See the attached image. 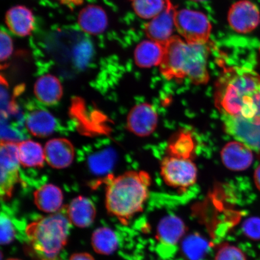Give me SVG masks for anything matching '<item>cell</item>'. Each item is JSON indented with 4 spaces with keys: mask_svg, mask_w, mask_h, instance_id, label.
Wrapping results in <instances>:
<instances>
[{
    "mask_svg": "<svg viewBox=\"0 0 260 260\" xmlns=\"http://www.w3.org/2000/svg\"><path fill=\"white\" fill-rule=\"evenodd\" d=\"M78 23L83 31L91 35L103 34L109 24L108 16L100 6L90 5L79 13Z\"/></svg>",
    "mask_w": 260,
    "mask_h": 260,
    "instance_id": "15",
    "label": "cell"
},
{
    "mask_svg": "<svg viewBox=\"0 0 260 260\" xmlns=\"http://www.w3.org/2000/svg\"><path fill=\"white\" fill-rule=\"evenodd\" d=\"M93 55L92 44L89 41H84L76 45L74 50V60L76 67L85 68L89 63Z\"/></svg>",
    "mask_w": 260,
    "mask_h": 260,
    "instance_id": "26",
    "label": "cell"
},
{
    "mask_svg": "<svg viewBox=\"0 0 260 260\" xmlns=\"http://www.w3.org/2000/svg\"><path fill=\"white\" fill-rule=\"evenodd\" d=\"M190 1L193 2H202L204 1H206V0H190Z\"/></svg>",
    "mask_w": 260,
    "mask_h": 260,
    "instance_id": "35",
    "label": "cell"
},
{
    "mask_svg": "<svg viewBox=\"0 0 260 260\" xmlns=\"http://www.w3.org/2000/svg\"><path fill=\"white\" fill-rule=\"evenodd\" d=\"M71 222L61 211L34 221L26 228L29 245L36 260H58L66 246Z\"/></svg>",
    "mask_w": 260,
    "mask_h": 260,
    "instance_id": "4",
    "label": "cell"
},
{
    "mask_svg": "<svg viewBox=\"0 0 260 260\" xmlns=\"http://www.w3.org/2000/svg\"><path fill=\"white\" fill-rule=\"evenodd\" d=\"M175 27L184 40L191 44H208L212 30L206 15L190 9H181L175 12Z\"/></svg>",
    "mask_w": 260,
    "mask_h": 260,
    "instance_id": "5",
    "label": "cell"
},
{
    "mask_svg": "<svg viewBox=\"0 0 260 260\" xmlns=\"http://www.w3.org/2000/svg\"><path fill=\"white\" fill-rule=\"evenodd\" d=\"M214 260H247L245 253L237 247L223 243L216 253Z\"/></svg>",
    "mask_w": 260,
    "mask_h": 260,
    "instance_id": "28",
    "label": "cell"
},
{
    "mask_svg": "<svg viewBox=\"0 0 260 260\" xmlns=\"http://www.w3.org/2000/svg\"><path fill=\"white\" fill-rule=\"evenodd\" d=\"M5 22L9 30L18 37H27L34 30V14L24 6H16L10 9L6 12Z\"/></svg>",
    "mask_w": 260,
    "mask_h": 260,
    "instance_id": "14",
    "label": "cell"
},
{
    "mask_svg": "<svg viewBox=\"0 0 260 260\" xmlns=\"http://www.w3.org/2000/svg\"><path fill=\"white\" fill-rule=\"evenodd\" d=\"M254 179L256 186L260 191V165L255 172Z\"/></svg>",
    "mask_w": 260,
    "mask_h": 260,
    "instance_id": "34",
    "label": "cell"
},
{
    "mask_svg": "<svg viewBox=\"0 0 260 260\" xmlns=\"http://www.w3.org/2000/svg\"><path fill=\"white\" fill-rule=\"evenodd\" d=\"M25 124L29 133L35 137L45 138L53 135L57 121L53 115L45 109H35L27 114Z\"/></svg>",
    "mask_w": 260,
    "mask_h": 260,
    "instance_id": "17",
    "label": "cell"
},
{
    "mask_svg": "<svg viewBox=\"0 0 260 260\" xmlns=\"http://www.w3.org/2000/svg\"><path fill=\"white\" fill-rule=\"evenodd\" d=\"M222 119L228 134L260 152V125L237 117L222 116Z\"/></svg>",
    "mask_w": 260,
    "mask_h": 260,
    "instance_id": "11",
    "label": "cell"
},
{
    "mask_svg": "<svg viewBox=\"0 0 260 260\" xmlns=\"http://www.w3.org/2000/svg\"><path fill=\"white\" fill-rule=\"evenodd\" d=\"M63 87L60 81L52 74H45L39 78L34 86V94L39 102L44 105L54 106L63 96Z\"/></svg>",
    "mask_w": 260,
    "mask_h": 260,
    "instance_id": "18",
    "label": "cell"
},
{
    "mask_svg": "<svg viewBox=\"0 0 260 260\" xmlns=\"http://www.w3.org/2000/svg\"><path fill=\"white\" fill-rule=\"evenodd\" d=\"M221 157L228 169L236 171L246 170L253 161L251 149L240 142H231L227 144L222 149Z\"/></svg>",
    "mask_w": 260,
    "mask_h": 260,
    "instance_id": "13",
    "label": "cell"
},
{
    "mask_svg": "<svg viewBox=\"0 0 260 260\" xmlns=\"http://www.w3.org/2000/svg\"><path fill=\"white\" fill-rule=\"evenodd\" d=\"M66 213L71 223L82 229L92 225L96 217L95 207L92 201L83 196L74 198L68 205Z\"/></svg>",
    "mask_w": 260,
    "mask_h": 260,
    "instance_id": "16",
    "label": "cell"
},
{
    "mask_svg": "<svg viewBox=\"0 0 260 260\" xmlns=\"http://www.w3.org/2000/svg\"><path fill=\"white\" fill-rule=\"evenodd\" d=\"M18 157L22 167L41 168L45 161L44 148L38 142L25 140L18 143Z\"/></svg>",
    "mask_w": 260,
    "mask_h": 260,
    "instance_id": "22",
    "label": "cell"
},
{
    "mask_svg": "<svg viewBox=\"0 0 260 260\" xmlns=\"http://www.w3.org/2000/svg\"><path fill=\"white\" fill-rule=\"evenodd\" d=\"M167 5V0H132L136 14L145 19H152L160 14Z\"/></svg>",
    "mask_w": 260,
    "mask_h": 260,
    "instance_id": "25",
    "label": "cell"
},
{
    "mask_svg": "<svg viewBox=\"0 0 260 260\" xmlns=\"http://www.w3.org/2000/svg\"><path fill=\"white\" fill-rule=\"evenodd\" d=\"M61 4L66 5L68 8L73 9L76 6L82 5L83 0H58Z\"/></svg>",
    "mask_w": 260,
    "mask_h": 260,
    "instance_id": "33",
    "label": "cell"
},
{
    "mask_svg": "<svg viewBox=\"0 0 260 260\" xmlns=\"http://www.w3.org/2000/svg\"><path fill=\"white\" fill-rule=\"evenodd\" d=\"M161 174L165 183L174 188L192 186L197 179V168L189 159L166 157L161 165Z\"/></svg>",
    "mask_w": 260,
    "mask_h": 260,
    "instance_id": "7",
    "label": "cell"
},
{
    "mask_svg": "<svg viewBox=\"0 0 260 260\" xmlns=\"http://www.w3.org/2000/svg\"><path fill=\"white\" fill-rule=\"evenodd\" d=\"M36 206L44 212L56 213L63 206V194L60 188L53 184H45L34 193Z\"/></svg>",
    "mask_w": 260,
    "mask_h": 260,
    "instance_id": "19",
    "label": "cell"
},
{
    "mask_svg": "<svg viewBox=\"0 0 260 260\" xmlns=\"http://www.w3.org/2000/svg\"><path fill=\"white\" fill-rule=\"evenodd\" d=\"M69 260H95L88 253H77L71 255Z\"/></svg>",
    "mask_w": 260,
    "mask_h": 260,
    "instance_id": "32",
    "label": "cell"
},
{
    "mask_svg": "<svg viewBox=\"0 0 260 260\" xmlns=\"http://www.w3.org/2000/svg\"><path fill=\"white\" fill-rule=\"evenodd\" d=\"M194 143L189 133L181 132L177 133L169 144V154L171 157L189 159L193 154Z\"/></svg>",
    "mask_w": 260,
    "mask_h": 260,
    "instance_id": "24",
    "label": "cell"
},
{
    "mask_svg": "<svg viewBox=\"0 0 260 260\" xmlns=\"http://www.w3.org/2000/svg\"><path fill=\"white\" fill-rule=\"evenodd\" d=\"M151 180L145 171H128L106 181V207L123 225L143 210Z\"/></svg>",
    "mask_w": 260,
    "mask_h": 260,
    "instance_id": "3",
    "label": "cell"
},
{
    "mask_svg": "<svg viewBox=\"0 0 260 260\" xmlns=\"http://www.w3.org/2000/svg\"><path fill=\"white\" fill-rule=\"evenodd\" d=\"M45 161L51 168L61 170L72 164L75 156L74 145L65 138L48 141L44 147Z\"/></svg>",
    "mask_w": 260,
    "mask_h": 260,
    "instance_id": "12",
    "label": "cell"
},
{
    "mask_svg": "<svg viewBox=\"0 0 260 260\" xmlns=\"http://www.w3.org/2000/svg\"><path fill=\"white\" fill-rule=\"evenodd\" d=\"M214 100L222 116L260 125V76L245 67H229L216 81Z\"/></svg>",
    "mask_w": 260,
    "mask_h": 260,
    "instance_id": "1",
    "label": "cell"
},
{
    "mask_svg": "<svg viewBox=\"0 0 260 260\" xmlns=\"http://www.w3.org/2000/svg\"><path fill=\"white\" fill-rule=\"evenodd\" d=\"M0 41H1V51H0V60L3 63L7 61L12 56L14 52V43L12 39L8 32L2 30L0 34Z\"/></svg>",
    "mask_w": 260,
    "mask_h": 260,
    "instance_id": "31",
    "label": "cell"
},
{
    "mask_svg": "<svg viewBox=\"0 0 260 260\" xmlns=\"http://www.w3.org/2000/svg\"><path fill=\"white\" fill-rule=\"evenodd\" d=\"M6 260H21V259H18V258H9V259H6Z\"/></svg>",
    "mask_w": 260,
    "mask_h": 260,
    "instance_id": "36",
    "label": "cell"
},
{
    "mask_svg": "<svg viewBox=\"0 0 260 260\" xmlns=\"http://www.w3.org/2000/svg\"><path fill=\"white\" fill-rule=\"evenodd\" d=\"M177 9L171 0L160 14L156 16L145 26V32L149 40L157 42L162 46L173 37L175 27V15Z\"/></svg>",
    "mask_w": 260,
    "mask_h": 260,
    "instance_id": "9",
    "label": "cell"
},
{
    "mask_svg": "<svg viewBox=\"0 0 260 260\" xmlns=\"http://www.w3.org/2000/svg\"><path fill=\"white\" fill-rule=\"evenodd\" d=\"M243 231L245 235L253 241L260 240V218L252 217L245 221L243 224Z\"/></svg>",
    "mask_w": 260,
    "mask_h": 260,
    "instance_id": "30",
    "label": "cell"
},
{
    "mask_svg": "<svg viewBox=\"0 0 260 260\" xmlns=\"http://www.w3.org/2000/svg\"><path fill=\"white\" fill-rule=\"evenodd\" d=\"M118 240L115 232L107 227L99 228L92 234V245L99 254L109 255L118 248Z\"/></svg>",
    "mask_w": 260,
    "mask_h": 260,
    "instance_id": "23",
    "label": "cell"
},
{
    "mask_svg": "<svg viewBox=\"0 0 260 260\" xmlns=\"http://www.w3.org/2000/svg\"><path fill=\"white\" fill-rule=\"evenodd\" d=\"M0 242L2 245H8L13 241L15 237V230L11 219L8 215L2 212L0 217Z\"/></svg>",
    "mask_w": 260,
    "mask_h": 260,
    "instance_id": "29",
    "label": "cell"
},
{
    "mask_svg": "<svg viewBox=\"0 0 260 260\" xmlns=\"http://www.w3.org/2000/svg\"><path fill=\"white\" fill-rule=\"evenodd\" d=\"M164 55V46L151 40L144 41L136 47L135 61L140 68L160 66Z\"/></svg>",
    "mask_w": 260,
    "mask_h": 260,
    "instance_id": "21",
    "label": "cell"
},
{
    "mask_svg": "<svg viewBox=\"0 0 260 260\" xmlns=\"http://www.w3.org/2000/svg\"><path fill=\"white\" fill-rule=\"evenodd\" d=\"M206 246V243L200 237L192 236L185 241L184 251L188 258L197 260L202 256Z\"/></svg>",
    "mask_w": 260,
    "mask_h": 260,
    "instance_id": "27",
    "label": "cell"
},
{
    "mask_svg": "<svg viewBox=\"0 0 260 260\" xmlns=\"http://www.w3.org/2000/svg\"><path fill=\"white\" fill-rule=\"evenodd\" d=\"M228 21L234 30L239 34H248L259 23V9L254 3L248 0H241L231 7Z\"/></svg>",
    "mask_w": 260,
    "mask_h": 260,
    "instance_id": "8",
    "label": "cell"
},
{
    "mask_svg": "<svg viewBox=\"0 0 260 260\" xmlns=\"http://www.w3.org/2000/svg\"><path fill=\"white\" fill-rule=\"evenodd\" d=\"M18 144L14 141L2 139L0 145V194L7 201L12 197L16 184L20 181Z\"/></svg>",
    "mask_w": 260,
    "mask_h": 260,
    "instance_id": "6",
    "label": "cell"
},
{
    "mask_svg": "<svg viewBox=\"0 0 260 260\" xmlns=\"http://www.w3.org/2000/svg\"><path fill=\"white\" fill-rule=\"evenodd\" d=\"M158 115L154 108L148 103L136 105L129 112L126 126L133 134L146 137L152 134L157 126Z\"/></svg>",
    "mask_w": 260,
    "mask_h": 260,
    "instance_id": "10",
    "label": "cell"
},
{
    "mask_svg": "<svg viewBox=\"0 0 260 260\" xmlns=\"http://www.w3.org/2000/svg\"><path fill=\"white\" fill-rule=\"evenodd\" d=\"M186 232V226L180 217L168 216L161 219L157 229V239L161 246L173 248Z\"/></svg>",
    "mask_w": 260,
    "mask_h": 260,
    "instance_id": "20",
    "label": "cell"
},
{
    "mask_svg": "<svg viewBox=\"0 0 260 260\" xmlns=\"http://www.w3.org/2000/svg\"><path fill=\"white\" fill-rule=\"evenodd\" d=\"M209 48L207 44H188L173 36L164 45V57L159 66L161 74L168 80L206 84L210 79L207 69Z\"/></svg>",
    "mask_w": 260,
    "mask_h": 260,
    "instance_id": "2",
    "label": "cell"
}]
</instances>
